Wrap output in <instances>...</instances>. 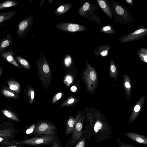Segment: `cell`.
<instances>
[{
    "label": "cell",
    "mask_w": 147,
    "mask_h": 147,
    "mask_svg": "<svg viewBox=\"0 0 147 147\" xmlns=\"http://www.w3.org/2000/svg\"><path fill=\"white\" fill-rule=\"evenodd\" d=\"M33 147H40V146H39V147H38V146H37V147L36 146H34Z\"/></svg>",
    "instance_id": "40"
},
{
    "label": "cell",
    "mask_w": 147,
    "mask_h": 147,
    "mask_svg": "<svg viewBox=\"0 0 147 147\" xmlns=\"http://www.w3.org/2000/svg\"><path fill=\"white\" fill-rule=\"evenodd\" d=\"M15 57L23 66L28 69L30 67V65L28 61L19 55H18Z\"/></svg>",
    "instance_id": "19"
},
{
    "label": "cell",
    "mask_w": 147,
    "mask_h": 147,
    "mask_svg": "<svg viewBox=\"0 0 147 147\" xmlns=\"http://www.w3.org/2000/svg\"><path fill=\"white\" fill-rule=\"evenodd\" d=\"M14 129L12 128L1 129L0 130L1 144L6 145L9 139L14 137Z\"/></svg>",
    "instance_id": "9"
},
{
    "label": "cell",
    "mask_w": 147,
    "mask_h": 147,
    "mask_svg": "<svg viewBox=\"0 0 147 147\" xmlns=\"http://www.w3.org/2000/svg\"><path fill=\"white\" fill-rule=\"evenodd\" d=\"M72 5V4L69 3L63 4L59 6L56 9L54 12V14L56 16L63 14L69 10Z\"/></svg>",
    "instance_id": "15"
},
{
    "label": "cell",
    "mask_w": 147,
    "mask_h": 147,
    "mask_svg": "<svg viewBox=\"0 0 147 147\" xmlns=\"http://www.w3.org/2000/svg\"><path fill=\"white\" fill-rule=\"evenodd\" d=\"M147 35V28L142 27L133 32H130L119 38L118 40L121 42L134 41L143 39Z\"/></svg>",
    "instance_id": "4"
},
{
    "label": "cell",
    "mask_w": 147,
    "mask_h": 147,
    "mask_svg": "<svg viewBox=\"0 0 147 147\" xmlns=\"http://www.w3.org/2000/svg\"><path fill=\"white\" fill-rule=\"evenodd\" d=\"M51 147H61V144L56 140L55 141Z\"/></svg>",
    "instance_id": "30"
},
{
    "label": "cell",
    "mask_w": 147,
    "mask_h": 147,
    "mask_svg": "<svg viewBox=\"0 0 147 147\" xmlns=\"http://www.w3.org/2000/svg\"><path fill=\"white\" fill-rule=\"evenodd\" d=\"M54 1V0L53 1V0H48V3H51V1Z\"/></svg>",
    "instance_id": "39"
},
{
    "label": "cell",
    "mask_w": 147,
    "mask_h": 147,
    "mask_svg": "<svg viewBox=\"0 0 147 147\" xmlns=\"http://www.w3.org/2000/svg\"><path fill=\"white\" fill-rule=\"evenodd\" d=\"M57 29L67 32H80L86 30V28L82 25L71 23H60L55 26Z\"/></svg>",
    "instance_id": "8"
},
{
    "label": "cell",
    "mask_w": 147,
    "mask_h": 147,
    "mask_svg": "<svg viewBox=\"0 0 147 147\" xmlns=\"http://www.w3.org/2000/svg\"><path fill=\"white\" fill-rule=\"evenodd\" d=\"M2 112L4 115L16 121H19V118L8 111L4 110Z\"/></svg>",
    "instance_id": "22"
},
{
    "label": "cell",
    "mask_w": 147,
    "mask_h": 147,
    "mask_svg": "<svg viewBox=\"0 0 147 147\" xmlns=\"http://www.w3.org/2000/svg\"><path fill=\"white\" fill-rule=\"evenodd\" d=\"M34 22L32 14L30 15L28 18L20 22L18 25L16 32L19 38H22L25 37Z\"/></svg>",
    "instance_id": "6"
},
{
    "label": "cell",
    "mask_w": 147,
    "mask_h": 147,
    "mask_svg": "<svg viewBox=\"0 0 147 147\" xmlns=\"http://www.w3.org/2000/svg\"><path fill=\"white\" fill-rule=\"evenodd\" d=\"M3 94L5 96L7 97H13L14 94L13 93L7 90H4Z\"/></svg>",
    "instance_id": "28"
},
{
    "label": "cell",
    "mask_w": 147,
    "mask_h": 147,
    "mask_svg": "<svg viewBox=\"0 0 147 147\" xmlns=\"http://www.w3.org/2000/svg\"><path fill=\"white\" fill-rule=\"evenodd\" d=\"M116 71V66L114 64L113 61L111 60L109 67V71L110 75L112 76L113 75V74L115 73Z\"/></svg>",
    "instance_id": "23"
},
{
    "label": "cell",
    "mask_w": 147,
    "mask_h": 147,
    "mask_svg": "<svg viewBox=\"0 0 147 147\" xmlns=\"http://www.w3.org/2000/svg\"><path fill=\"white\" fill-rule=\"evenodd\" d=\"M34 96V93L33 90H32L31 92V98L32 100H33Z\"/></svg>",
    "instance_id": "38"
},
{
    "label": "cell",
    "mask_w": 147,
    "mask_h": 147,
    "mask_svg": "<svg viewBox=\"0 0 147 147\" xmlns=\"http://www.w3.org/2000/svg\"><path fill=\"white\" fill-rule=\"evenodd\" d=\"M13 41L11 34H7L6 38H4L1 41L0 44V54H2L5 51V49L8 47L12 45Z\"/></svg>",
    "instance_id": "13"
},
{
    "label": "cell",
    "mask_w": 147,
    "mask_h": 147,
    "mask_svg": "<svg viewBox=\"0 0 147 147\" xmlns=\"http://www.w3.org/2000/svg\"><path fill=\"white\" fill-rule=\"evenodd\" d=\"M140 109V106L138 105H137L135 106L134 108V110L136 112H138L139 111Z\"/></svg>",
    "instance_id": "34"
},
{
    "label": "cell",
    "mask_w": 147,
    "mask_h": 147,
    "mask_svg": "<svg viewBox=\"0 0 147 147\" xmlns=\"http://www.w3.org/2000/svg\"><path fill=\"white\" fill-rule=\"evenodd\" d=\"M73 81V78L71 76H67L65 77L64 82L68 86Z\"/></svg>",
    "instance_id": "26"
},
{
    "label": "cell",
    "mask_w": 147,
    "mask_h": 147,
    "mask_svg": "<svg viewBox=\"0 0 147 147\" xmlns=\"http://www.w3.org/2000/svg\"><path fill=\"white\" fill-rule=\"evenodd\" d=\"M81 115V113H79L76 115L75 118H74L71 116H70L69 117L67 122L66 127L65 134L66 136L72 133L75 126Z\"/></svg>",
    "instance_id": "10"
},
{
    "label": "cell",
    "mask_w": 147,
    "mask_h": 147,
    "mask_svg": "<svg viewBox=\"0 0 147 147\" xmlns=\"http://www.w3.org/2000/svg\"><path fill=\"white\" fill-rule=\"evenodd\" d=\"M124 134L133 140L138 143L147 145V138L144 135L132 132H126Z\"/></svg>",
    "instance_id": "11"
},
{
    "label": "cell",
    "mask_w": 147,
    "mask_h": 147,
    "mask_svg": "<svg viewBox=\"0 0 147 147\" xmlns=\"http://www.w3.org/2000/svg\"><path fill=\"white\" fill-rule=\"evenodd\" d=\"M19 86L18 84L16 83H11L9 85V88L11 90L17 91L18 90Z\"/></svg>",
    "instance_id": "24"
},
{
    "label": "cell",
    "mask_w": 147,
    "mask_h": 147,
    "mask_svg": "<svg viewBox=\"0 0 147 147\" xmlns=\"http://www.w3.org/2000/svg\"><path fill=\"white\" fill-rule=\"evenodd\" d=\"M83 78L88 90L90 92L94 91L97 82V76L94 69L89 65L84 72Z\"/></svg>",
    "instance_id": "3"
},
{
    "label": "cell",
    "mask_w": 147,
    "mask_h": 147,
    "mask_svg": "<svg viewBox=\"0 0 147 147\" xmlns=\"http://www.w3.org/2000/svg\"><path fill=\"white\" fill-rule=\"evenodd\" d=\"M125 1L128 5L132 6H133V2L132 0H125Z\"/></svg>",
    "instance_id": "33"
},
{
    "label": "cell",
    "mask_w": 147,
    "mask_h": 147,
    "mask_svg": "<svg viewBox=\"0 0 147 147\" xmlns=\"http://www.w3.org/2000/svg\"><path fill=\"white\" fill-rule=\"evenodd\" d=\"M125 87L127 88H129L131 87V85L130 84L127 82H126L125 83Z\"/></svg>",
    "instance_id": "36"
},
{
    "label": "cell",
    "mask_w": 147,
    "mask_h": 147,
    "mask_svg": "<svg viewBox=\"0 0 147 147\" xmlns=\"http://www.w3.org/2000/svg\"><path fill=\"white\" fill-rule=\"evenodd\" d=\"M113 3V13L116 18L115 22H119L122 24L126 25L134 20L133 17L128 9L115 1Z\"/></svg>",
    "instance_id": "2"
},
{
    "label": "cell",
    "mask_w": 147,
    "mask_h": 147,
    "mask_svg": "<svg viewBox=\"0 0 147 147\" xmlns=\"http://www.w3.org/2000/svg\"><path fill=\"white\" fill-rule=\"evenodd\" d=\"M56 140L55 138L53 135H45L23 140L10 141L7 142L6 145H52L53 142Z\"/></svg>",
    "instance_id": "1"
},
{
    "label": "cell",
    "mask_w": 147,
    "mask_h": 147,
    "mask_svg": "<svg viewBox=\"0 0 147 147\" xmlns=\"http://www.w3.org/2000/svg\"><path fill=\"white\" fill-rule=\"evenodd\" d=\"M16 13V12L14 11H10L5 12L0 14V23L9 20L14 17Z\"/></svg>",
    "instance_id": "16"
},
{
    "label": "cell",
    "mask_w": 147,
    "mask_h": 147,
    "mask_svg": "<svg viewBox=\"0 0 147 147\" xmlns=\"http://www.w3.org/2000/svg\"><path fill=\"white\" fill-rule=\"evenodd\" d=\"M100 31L101 32L107 34H115L116 33V32L109 26H107L104 27L101 29Z\"/></svg>",
    "instance_id": "20"
},
{
    "label": "cell",
    "mask_w": 147,
    "mask_h": 147,
    "mask_svg": "<svg viewBox=\"0 0 147 147\" xmlns=\"http://www.w3.org/2000/svg\"><path fill=\"white\" fill-rule=\"evenodd\" d=\"M16 53V52L12 50H5L1 55L2 57L11 64L18 67V65L14 57Z\"/></svg>",
    "instance_id": "12"
},
{
    "label": "cell",
    "mask_w": 147,
    "mask_h": 147,
    "mask_svg": "<svg viewBox=\"0 0 147 147\" xmlns=\"http://www.w3.org/2000/svg\"><path fill=\"white\" fill-rule=\"evenodd\" d=\"M75 100L74 98H71L67 101V104L68 105L71 104L75 102Z\"/></svg>",
    "instance_id": "32"
},
{
    "label": "cell",
    "mask_w": 147,
    "mask_h": 147,
    "mask_svg": "<svg viewBox=\"0 0 147 147\" xmlns=\"http://www.w3.org/2000/svg\"><path fill=\"white\" fill-rule=\"evenodd\" d=\"M36 126L35 124H33L30 126L27 129L26 133L29 134L33 133Z\"/></svg>",
    "instance_id": "25"
},
{
    "label": "cell",
    "mask_w": 147,
    "mask_h": 147,
    "mask_svg": "<svg viewBox=\"0 0 147 147\" xmlns=\"http://www.w3.org/2000/svg\"><path fill=\"white\" fill-rule=\"evenodd\" d=\"M62 93H59L57 94L54 97L53 103L55 102L57 100H59L61 97Z\"/></svg>",
    "instance_id": "29"
},
{
    "label": "cell",
    "mask_w": 147,
    "mask_h": 147,
    "mask_svg": "<svg viewBox=\"0 0 147 147\" xmlns=\"http://www.w3.org/2000/svg\"><path fill=\"white\" fill-rule=\"evenodd\" d=\"M86 139L85 136L82 135L74 147H86Z\"/></svg>",
    "instance_id": "21"
},
{
    "label": "cell",
    "mask_w": 147,
    "mask_h": 147,
    "mask_svg": "<svg viewBox=\"0 0 147 147\" xmlns=\"http://www.w3.org/2000/svg\"><path fill=\"white\" fill-rule=\"evenodd\" d=\"M100 7L104 13L111 19L113 17L111 10L109 7L106 1L103 0H97Z\"/></svg>",
    "instance_id": "14"
},
{
    "label": "cell",
    "mask_w": 147,
    "mask_h": 147,
    "mask_svg": "<svg viewBox=\"0 0 147 147\" xmlns=\"http://www.w3.org/2000/svg\"><path fill=\"white\" fill-rule=\"evenodd\" d=\"M84 120V117L80 116L75 126L70 139L66 144L67 146L72 147L82 136L84 131L83 130Z\"/></svg>",
    "instance_id": "5"
},
{
    "label": "cell",
    "mask_w": 147,
    "mask_h": 147,
    "mask_svg": "<svg viewBox=\"0 0 147 147\" xmlns=\"http://www.w3.org/2000/svg\"><path fill=\"white\" fill-rule=\"evenodd\" d=\"M137 53L142 60L147 63V48H141L138 50Z\"/></svg>",
    "instance_id": "18"
},
{
    "label": "cell",
    "mask_w": 147,
    "mask_h": 147,
    "mask_svg": "<svg viewBox=\"0 0 147 147\" xmlns=\"http://www.w3.org/2000/svg\"><path fill=\"white\" fill-rule=\"evenodd\" d=\"M71 58L69 56H67L65 59L64 63L66 66H69L71 64Z\"/></svg>",
    "instance_id": "27"
},
{
    "label": "cell",
    "mask_w": 147,
    "mask_h": 147,
    "mask_svg": "<svg viewBox=\"0 0 147 147\" xmlns=\"http://www.w3.org/2000/svg\"><path fill=\"white\" fill-rule=\"evenodd\" d=\"M18 1L15 0L6 1L0 4V9L9 7L16 5Z\"/></svg>",
    "instance_id": "17"
},
{
    "label": "cell",
    "mask_w": 147,
    "mask_h": 147,
    "mask_svg": "<svg viewBox=\"0 0 147 147\" xmlns=\"http://www.w3.org/2000/svg\"><path fill=\"white\" fill-rule=\"evenodd\" d=\"M3 147H24L23 146H19L18 145H12L8 146H6Z\"/></svg>",
    "instance_id": "37"
},
{
    "label": "cell",
    "mask_w": 147,
    "mask_h": 147,
    "mask_svg": "<svg viewBox=\"0 0 147 147\" xmlns=\"http://www.w3.org/2000/svg\"><path fill=\"white\" fill-rule=\"evenodd\" d=\"M119 147H135L131 145L125 144H119Z\"/></svg>",
    "instance_id": "31"
},
{
    "label": "cell",
    "mask_w": 147,
    "mask_h": 147,
    "mask_svg": "<svg viewBox=\"0 0 147 147\" xmlns=\"http://www.w3.org/2000/svg\"><path fill=\"white\" fill-rule=\"evenodd\" d=\"M71 90L73 92H75L77 89V87L75 86H73L71 87Z\"/></svg>",
    "instance_id": "35"
},
{
    "label": "cell",
    "mask_w": 147,
    "mask_h": 147,
    "mask_svg": "<svg viewBox=\"0 0 147 147\" xmlns=\"http://www.w3.org/2000/svg\"><path fill=\"white\" fill-rule=\"evenodd\" d=\"M55 126L46 122H40L36 125L33 134L38 135H54L55 133Z\"/></svg>",
    "instance_id": "7"
}]
</instances>
